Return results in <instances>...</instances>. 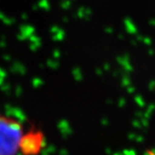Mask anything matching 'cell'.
Returning <instances> with one entry per match:
<instances>
[{
    "label": "cell",
    "instance_id": "obj_1",
    "mask_svg": "<svg viewBox=\"0 0 155 155\" xmlns=\"http://www.w3.org/2000/svg\"><path fill=\"white\" fill-rule=\"evenodd\" d=\"M24 133L19 120L0 114V155H17Z\"/></svg>",
    "mask_w": 155,
    "mask_h": 155
},
{
    "label": "cell",
    "instance_id": "obj_2",
    "mask_svg": "<svg viewBox=\"0 0 155 155\" xmlns=\"http://www.w3.org/2000/svg\"><path fill=\"white\" fill-rule=\"evenodd\" d=\"M44 135L38 130L24 133L20 141L19 152L23 155H38L44 148Z\"/></svg>",
    "mask_w": 155,
    "mask_h": 155
}]
</instances>
